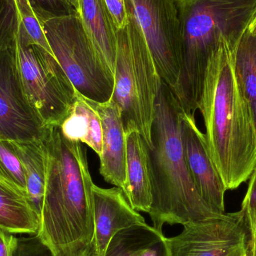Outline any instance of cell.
Instances as JSON below:
<instances>
[{
  "instance_id": "obj_28",
  "label": "cell",
  "mask_w": 256,
  "mask_h": 256,
  "mask_svg": "<svg viewBox=\"0 0 256 256\" xmlns=\"http://www.w3.org/2000/svg\"><path fill=\"white\" fill-rule=\"evenodd\" d=\"M248 256H256V230L251 240Z\"/></svg>"
},
{
  "instance_id": "obj_6",
  "label": "cell",
  "mask_w": 256,
  "mask_h": 256,
  "mask_svg": "<svg viewBox=\"0 0 256 256\" xmlns=\"http://www.w3.org/2000/svg\"><path fill=\"white\" fill-rule=\"evenodd\" d=\"M36 13L54 56L76 91L92 102H109L114 94V76L102 62L79 14Z\"/></svg>"
},
{
  "instance_id": "obj_13",
  "label": "cell",
  "mask_w": 256,
  "mask_h": 256,
  "mask_svg": "<svg viewBox=\"0 0 256 256\" xmlns=\"http://www.w3.org/2000/svg\"><path fill=\"white\" fill-rule=\"evenodd\" d=\"M88 102L97 111L103 128L100 174L108 183L123 190L126 182L127 148L121 110L112 99L105 103Z\"/></svg>"
},
{
  "instance_id": "obj_20",
  "label": "cell",
  "mask_w": 256,
  "mask_h": 256,
  "mask_svg": "<svg viewBox=\"0 0 256 256\" xmlns=\"http://www.w3.org/2000/svg\"><path fill=\"white\" fill-rule=\"evenodd\" d=\"M236 75L256 126V36L246 30L236 54Z\"/></svg>"
},
{
  "instance_id": "obj_22",
  "label": "cell",
  "mask_w": 256,
  "mask_h": 256,
  "mask_svg": "<svg viewBox=\"0 0 256 256\" xmlns=\"http://www.w3.org/2000/svg\"><path fill=\"white\" fill-rule=\"evenodd\" d=\"M20 24L15 0H0V49L14 46Z\"/></svg>"
},
{
  "instance_id": "obj_2",
  "label": "cell",
  "mask_w": 256,
  "mask_h": 256,
  "mask_svg": "<svg viewBox=\"0 0 256 256\" xmlns=\"http://www.w3.org/2000/svg\"><path fill=\"white\" fill-rule=\"evenodd\" d=\"M238 46L226 40L212 57L198 106L209 153L227 190L250 180L256 166V126L236 75Z\"/></svg>"
},
{
  "instance_id": "obj_4",
  "label": "cell",
  "mask_w": 256,
  "mask_h": 256,
  "mask_svg": "<svg viewBox=\"0 0 256 256\" xmlns=\"http://www.w3.org/2000/svg\"><path fill=\"white\" fill-rule=\"evenodd\" d=\"M182 31L177 84L172 91L185 112L198 110L206 72L222 44L238 45L256 14V0H174Z\"/></svg>"
},
{
  "instance_id": "obj_23",
  "label": "cell",
  "mask_w": 256,
  "mask_h": 256,
  "mask_svg": "<svg viewBox=\"0 0 256 256\" xmlns=\"http://www.w3.org/2000/svg\"><path fill=\"white\" fill-rule=\"evenodd\" d=\"M13 256H55L37 236L16 238Z\"/></svg>"
},
{
  "instance_id": "obj_15",
  "label": "cell",
  "mask_w": 256,
  "mask_h": 256,
  "mask_svg": "<svg viewBox=\"0 0 256 256\" xmlns=\"http://www.w3.org/2000/svg\"><path fill=\"white\" fill-rule=\"evenodd\" d=\"M80 18L102 62L114 76L118 30L104 0H79Z\"/></svg>"
},
{
  "instance_id": "obj_14",
  "label": "cell",
  "mask_w": 256,
  "mask_h": 256,
  "mask_svg": "<svg viewBox=\"0 0 256 256\" xmlns=\"http://www.w3.org/2000/svg\"><path fill=\"white\" fill-rule=\"evenodd\" d=\"M126 182L122 191L131 207L149 214L153 202L150 149L137 130L126 132Z\"/></svg>"
},
{
  "instance_id": "obj_26",
  "label": "cell",
  "mask_w": 256,
  "mask_h": 256,
  "mask_svg": "<svg viewBox=\"0 0 256 256\" xmlns=\"http://www.w3.org/2000/svg\"><path fill=\"white\" fill-rule=\"evenodd\" d=\"M16 238L0 228V256H13Z\"/></svg>"
},
{
  "instance_id": "obj_11",
  "label": "cell",
  "mask_w": 256,
  "mask_h": 256,
  "mask_svg": "<svg viewBox=\"0 0 256 256\" xmlns=\"http://www.w3.org/2000/svg\"><path fill=\"white\" fill-rule=\"evenodd\" d=\"M182 137L185 158L198 194L220 214H226L227 190L209 153L206 135L196 121L195 116L183 110Z\"/></svg>"
},
{
  "instance_id": "obj_8",
  "label": "cell",
  "mask_w": 256,
  "mask_h": 256,
  "mask_svg": "<svg viewBox=\"0 0 256 256\" xmlns=\"http://www.w3.org/2000/svg\"><path fill=\"white\" fill-rule=\"evenodd\" d=\"M136 20L156 70L171 90L178 79L182 31L174 0H126Z\"/></svg>"
},
{
  "instance_id": "obj_29",
  "label": "cell",
  "mask_w": 256,
  "mask_h": 256,
  "mask_svg": "<svg viewBox=\"0 0 256 256\" xmlns=\"http://www.w3.org/2000/svg\"><path fill=\"white\" fill-rule=\"evenodd\" d=\"M248 30L252 34H254V36H256V14L255 16H254V19H252V22L250 24L249 28H248Z\"/></svg>"
},
{
  "instance_id": "obj_25",
  "label": "cell",
  "mask_w": 256,
  "mask_h": 256,
  "mask_svg": "<svg viewBox=\"0 0 256 256\" xmlns=\"http://www.w3.org/2000/svg\"><path fill=\"white\" fill-rule=\"evenodd\" d=\"M106 8L114 20L116 28L118 31L124 30L129 22V12H128L126 0H104Z\"/></svg>"
},
{
  "instance_id": "obj_7",
  "label": "cell",
  "mask_w": 256,
  "mask_h": 256,
  "mask_svg": "<svg viewBox=\"0 0 256 256\" xmlns=\"http://www.w3.org/2000/svg\"><path fill=\"white\" fill-rule=\"evenodd\" d=\"M15 50L21 80L32 106L45 126H61L73 108L76 88L56 57L30 43L20 32Z\"/></svg>"
},
{
  "instance_id": "obj_16",
  "label": "cell",
  "mask_w": 256,
  "mask_h": 256,
  "mask_svg": "<svg viewBox=\"0 0 256 256\" xmlns=\"http://www.w3.org/2000/svg\"><path fill=\"white\" fill-rule=\"evenodd\" d=\"M63 135L91 148L99 158L103 150V128L97 111L88 99L76 91V98L68 116L60 126Z\"/></svg>"
},
{
  "instance_id": "obj_18",
  "label": "cell",
  "mask_w": 256,
  "mask_h": 256,
  "mask_svg": "<svg viewBox=\"0 0 256 256\" xmlns=\"http://www.w3.org/2000/svg\"><path fill=\"white\" fill-rule=\"evenodd\" d=\"M166 238L148 224L135 226L112 238L105 256H168Z\"/></svg>"
},
{
  "instance_id": "obj_17",
  "label": "cell",
  "mask_w": 256,
  "mask_h": 256,
  "mask_svg": "<svg viewBox=\"0 0 256 256\" xmlns=\"http://www.w3.org/2000/svg\"><path fill=\"white\" fill-rule=\"evenodd\" d=\"M0 228L14 234L37 236L40 216L26 198L0 180Z\"/></svg>"
},
{
  "instance_id": "obj_10",
  "label": "cell",
  "mask_w": 256,
  "mask_h": 256,
  "mask_svg": "<svg viewBox=\"0 0 256 256\" xmlns=\"http://www.w3.org/2000/svg\"><path fill=\"white\" fill-rule=\"evenodd\" d=\"M46 127L26 94L15 45L0 49V140L37 141Z\"/></svg>"
},
{
  "instance_id": "obj_1",
  "label": "cell",
  "mask_w": 256,
  "mask_h": 256,
  "mask_svg": "<svg viewBox=\"0 0 256 256\" xmlns=\"http://www.w3.org/2000/svg\"><path fill=\"white\" fill-rule=\"evenodd\" d=\"M44 198L37 236L55 256H90L94 231V184L82 143L61 127H46Z\"/></svg>"
},
{
  "instance_id": "obj_27",
  "label": "cell",
  "mask_w": 256,
  "mask_h": 256,
  "mask_svg": "<svg viewBox=\"0 0 256 256\" xmlns=\"http://www.w3.org/2000/svg\"><path fill=\"white\" fill-rule=\"evenodd\" d=\"M63 6H66L72 13L78 14L79 12V0H58Z\"/></svg>"
},
{
  "instance_id": "obj_19",
  "label": "cell",
  "mask_w": 256,
  "mask_h": 256,
  "mask_svg": "<svg viewBox=\"0 0 256 256\" xmlns=\"http://www.w3.org/2000/svg\"><path fill=\"white\" fill-rule=\"evenodd\" d=\"M13 142L25 170L27 198L40 218L46 178L44 142L43 138L27 142Z\"/></svg>"
},
{
  "instance_id": "obj_12",
  "label": "cell",
  "mask_w": 256,
  "mask_h": 256,
  "mask_svg": "<svg viewBox=\"0 0 256 256\" xmlns=\"http://www.w3.org/2000/svg\"><path fill=\"white\" fill-rule=\"evenodd\" d=\"M94 231L90 256H105L111 240L120 232L147 224L134 210L122 190L93 186Z\"/></svg>"
},
{
  "instance_id": "obj_3",
  "label": "cell",
  "mask_w": 256,
  "mask_h": 256,
  "mask_svg": "<svg viewBox=\"0 0 256 256\" xmlns=\"http://www.w3.org/2000/svg\"><path fill=\"white\" fill-rule=\"evenodd\" d=\"M183 110L162 81L152 128L153 202L148 214L154 228L162 234L165 225L184 226L225 214L216 213L203 200L192 180L182 141Z\"/></svg>"
},
{
  "instance_id": "obj_21",
  "label": "cell",
  "mask_w": 256,
  "mask_h": 256,
  "mask_svg": "<svg viewBox=\"0 0 256 256\" xmlns=\"http://www.w3.org/2000/svg\"><path fill=\"white\" fill-rule=\"evenodd\" d=\"M0 180L27 198L24 165L13 142L8 140H0Z\"/></svg>"
},
{
  "instance_id": "obj_24",
  "label": "cell",
  "mask_w": 256,
  "mask_h": 256,
  "mask_svg": "<svg viewBox=\"0 0 256 256\" xmlns=\"http://www.w3.org/2000/svg\"><path fill=\"white\" fill-rule=\"evenodd\" d=\"M250 180L248 192L242 203V212L249 226L252 240L256 230V166Z\"/></svg>"
},
{
  "instance_id": "obj_9",
  "label": "cell",
  "mask_w": 256,
  "mask_h": 256,
  "mask_svg": "<svg viewBox=\"0 0 256 256\" xmlns=\"http://www.w3.org/2000/svg\"><path fill=\"white\" fill-rule=\"evenodd\" d=\"M183 226L166 238L168 256H248L250 232L242 210Z\"/></svg>"
},
{
  "instance_id": "obj_5",
  "label": "cell",
  "mask_w": 256,
  "mask_h": 256,
  "mask_svg": "<svg viewBox=\"0 0 256 256\" xmlns=\"http://www.w3.org/2000/svg\"><path fill=\"white\" fill-rule=\"evenodd\" d=\"M128 12V26L118 32L111 99L121 110L126 132L137 130L152 150L155 106L162 80L141 28L129 8Z\"/></svg>"
}]
</instances>
